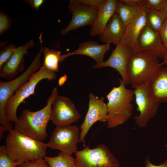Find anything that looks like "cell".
Listing matches in <instances>:
<instances>
[{"instance_id": "cell-1", "label": "cell", "mask_w": 167, "mask_h": 167, "mask_svg": "<svg viewBox=\"0 0 167 167\" xmlns=\"http://www.w3.org/2000/svg\"><path fill=\"white\" fill-rule=\"evenodd\" d=\"M58 95V87H54L44 108L35 111L26 109L23 110L18 122L15 123L14 129L37 140L44 141L48 137L47 126L51 120L52 103Z\"/></svg>"}, {"instance_id": "cell-2", "label": "cell", "mask_w": 167, "mask_h": 167, "mask_svg": "<svg viewBox=\"0 0 167 167\" xmlns=\"http://www.w3.org/2000/svg\"><path fill=\"white\" fill-rule=\"evenodd\" d=\"M5 147L8 155L20 164L46 156V143L24 135L15 129L8 132Z\"/></svg>"}, {"instance_id": "cell-3", "label": "cell", "mask_w": 167, "mask_h": 167, "mask_svg": "<svg viewBox=\"0 0 167 167\" xmlns=\"http://www.w3.org/2000/svg\"><path fill=\"white\" fill-rule=\"evenodd\" d=\"M118 79L119 85L114 87L106 95L108 100L106 122L109 128H113L124 124L133 114L134 90L127 88L122 80Z\"/></svg>"}, {"instance_id": "cell-4", "label": "cell", "mask_w": 167, "mask_h": 167, "mask_svg": "<svg viewBox=\"0 0 167 167\" xmlns=\"http://www.w3.org/2000/svg\"><path fill=\"white\" fill-rule=\"evenodd\" d=\"M164 65L152 54L140 51H133L127 67L128 84L132 87L148 84Z\"/></svg>"}, {"instance_id": "cell-5", "label": "cell", "mask_w": 167, "mask_h": 167, "mask_svg": "<svg viewBox=\"0 0 167 167\" xmlns=\"http://www.w3.org/2000/svg\"><path fill=\"white\" fill-rule=\"evenodd\" d=\"M40 48L34 60L26 70L15 79L7 81H0V123L9 131L12 129V123L7 120L6 105L9 98L21 85L28 81L32 75L42 66L40 59L42 54V40L40 41Z\"/></svg>"}, {"instance_id": "cell-6", "label": "cell", "mask_w": 167, "mask_h": 167, "mask_svg": "<svg viewBox=\"0 0 167 167\" xmlns=\"http://www.w3.org/2000/svg\"><path fill=\"white\" fill-rule=\"evenodd\" d=\"M56 78L55 72L48 69L43 66L33 74L28 80L19 88L7 100L6 105L7 120L15 123L18 122L17 111L18 107L29 96L35 94V89L40 81L44 79L54 81Z\"/></svg>"}, {"instance_id": "cell-7", "label": "cell", "mask_w": 167, "mask_h": 167, "mask_svg": "<svg viewBox=\"0 0 167 167\" xmlns=\"http://www.w3.org/2000/svg\"><path fill=\"white\" fill-rule=\"evenodd\" d=\"M75 167H119L120 163L105 145L88 146L75 153Z\"/></svg>"}, {"instance_id": "cell-8", "label": "cell", "mask_w": 167, "mask_h": 167, "mask_svg": "<svg viewBox=\"0 0 167 167\" xmlns=\"http://www.w3.org/2000/svg\"><path fill=\"white\" fill-rule=\"evenodd\" d=\"M148 84L132 87L134 89V96L138 115L134 117L136 124L139 127H146L149 121L156 114L160 103L151 96Z\"/></svg>"}, {"instance_id": "cell-9", "label": "cell", "mask_w": 167, "mask_h": 167, "mask_svg": "<svg viewBox=\"0 0 167 167\" xmlns=\"http://www.w3.org/2000/svg\"><path fill=\"white\" fill-rule=\"evenodd\" d=\"M80 130L76 125L56 126L51 136L47 146L71 155L77 151Z\"/></svg>"}, {"instance_id": "cell-10", "label": "cell", "mask_w": 167, "mask_h": 167, "mask_svg": "<svg viewBox=\"0 0 167 167\" xmlns=\"http://www.w3.org/2000/svg\"><path fill=\"white\" fill-rule=\"evenodd\" d=\"M81 117L75 105L69 98L58 95L55 97L52 104L50 118L56 126L71 125Z\"/></svg>"}, {"instance_id": "cell-11", "label": "cell", "mask_w": 167, "mask_h": 167, "mask_svg": "<svg viewBox=\"0 0 167 167\" xmlns=\"http://www.w3.org/2000/svg\"><path fill=\"white\" fill-rule=\"evenodd\" d=\"M88 107L84 121L80 126L79 143L85 145V139L89 130L96 122H107L108 110L107 104L104 102L105 98H100L92 93L88 95Z\"/></svg>"}, {"instance_id": "cell-12", "label": "cell", "mask_w": 167, "mask_h": 167, "mask_svg": "<svg viewBox=\"0 0 167 167\" xmlns=\"http://www.w3.org/2000/svg\"><path fill=\"white\" fill-rule=\"evenodd\" d=\"M133 52L130 48L120 41L106 61L100 64H95L92 68L100 69L109 67L115 69L126 85L129 84L127 72L128 63Z\"/></svg>"}, {"instance_id": "cell-13", "label": "cell", "mask_w": 167, "mask_h": 167, "mask_svg": "<svg viewBox=\"0 0 167 167\" xmlns=\"http://www.w3.org/2000/svg\"><path fill=\"white\" fill-rule=\"evenodd\" d=\"M69 11L72 14L69 24L60 32L62 35L69 32L88 25H92L98 14L99 8L85 6L81 4L69 3Z\"/></svg>"}, {"instance_id": "cell-14", "label": "cell", "mask_w": 167, "mask_h": 167, "mask_svg": "<svg viewBox=\"0 0 167 167\" xmlns=\"http://www.w3.org/2000/svg\"><path fill=\"white\" fill-rule=\"evenodd\" d=\"M34 43L30 41L24 45L16 46L15 51L9 60L0 69V77L11 80L24 69L25 56L28 49L34 46Z\"/></svg>"}, {"instance_id": "cell-15", "label": "cell", "mask_w": 167, "mask_h": 167, "mask_svg": "<svg viewBox=\"0 0 167 167\" xmlns=\"http://www.w3.org/2000/svg\"><path fill=\"white\" fill-rule=\"evenodd\" d=\"M138 47V51L152 54L162 59L167 54L160 34L147 25L139 36Z\"/></svg>"}, {"instance_id": "cell-16", "label": "cell", "mask_w": 167, "mask_h": 167, "mask_svg": "<svg viewBox=\"0 0 167 167\" xmlns=\"http://www.w3.org/2000/svg\"><path fill=\"white\" fill-rule=\"evenodd\" d=\"M146 13L145 6L139 15L126 26L121 41L133 51H138L139 38L142 30L146 25Z\"/></svg>"}, {"instance_id": "cell-17", "label": "cell", "mask_w": 167, "mask_h": 167, "mask_svg": "<svg viewBox=\"0 0 167 167\" xmlns=\"http://www.w3.org/2000/svg\"><path fill=\"white\" fill-rule=\"evenodd\" d=\"M126 27L118 15L115 13L104 30L99 35V39L105 44L117 45L122 40Z\"/></svg>"}, {"instance_id": "cell-18", "label": "cell", "mask_w": 167, "mask_h": 167, "mask_svg": "<svg viewBox=\"0 0 167 167\" xmlns=\"http://www.w3.org/2000/svg\"><path fill=\"white\" fill-rule=\"evenodd\" d=\"M110 45L99 44L96 41H89L81 42L78 48L73 52L66 54L67 57L74 55H82L88 56L100 64L104 62L105 53L109 50Z\"/></svg>"}, {"instance_id": "cell-19", "label": "cell", "mask_w": 167, "mask_h": 167, "mask_svg": "<svg viewBox=\"0 0 167 167\" xmlns=\"http://www.w3.org/2000/svg\"><path fill=\"white\" fill-rule=\"evenodd\" d=\"M117 0H105L99 8L97 16L90 31L91 36H96L102 32L115 13Z\"/></svg>"}, {"instance_id": "cell-20", "label": "cell", "mask_w": 167, "mask_h": 167, "mask_svg": "<svg viewBox=\"0 0 167 167\" xmlns=\"http://www.w3.org/2000/svg\"><path fill=\"white\" fill-rule=\"evenodd\" d=\"M152 96L160 103L167 102V66L162 67L148 84Z\"/></svg>"}, {"instance_id": "cell-21", "label": "cell", "mask_w": 167, "mask_h": 167, "mask_svg": "<svg viewBox=\"0 0 167 167\" xmlns=\"http://www.w3.org/2000/svg\"><path fill=\"white\" fill-rule=\"evenodd\" d=\"M61 53L60 51L55 49L46 47H43L42 53L44 57L43 66L51 71L58 72L59 62L62 63L65 59L64 55H61Z\"/></svg>"}, {"instance_id": "cell-22", "label": "cell", "mask_w": 167, "mask_h": 167, "mask_svg": "<svg viewBox=\"0 0 167 167\" xmlns=\"http://www.w3.org/2000/svg\"><path fill=\"white\" fill-rule=\"evenodd\" d=\"M146 25L160 34L167 14L164 10H156L146 8Z\"/></svg>"}, {"instance_id": "cell-23", "label": "cell", "mask_w": 167, "mask_h": 167, "mask_svg": "<svg viewBox=\"0 0 167 167\" xmlns=\"http://www.w3.org/2000/svg\"><path fill=\"white\" fill-rule=\"evenodd\" d=\"M144 7H133L122 3L119 0H117L115 13L126 26L139 15Z\"/></svg>"}, {"instance_id": "cell-24", "label": "cell", "mask_w": 167, "mask_h": 167, "mask_svg": "<svg viewBox=\"0 0 167 167\" xmlns=\"http://www.w3.org/2000/svg\"><path fill=\"white\" fill-rule=\"evenodd\" d=\"M44 159L50 167H75V158L62 152L55 157L46 156Z\"/></svg>"}, {"instance_id": "cell-25", "label": "cell", "mask_w": 167, "mask_h": 167, "mask_svg": "<svg viewBox=\"0 0 167 167\" xmlns=\"http://www.w3.org/2000/svg\"><path fill=\"white\" fill-rule=\"evenodd\" d=\"M20 164L14 161L8 155L5 145L0 147V167H17Z\"/></svg>"}, {"instance_id": "cell-26", "label": "cell", "mask_w": 167, "mask_h": 167, "mask_svg": "<svg viewBox=\"0 0 167 167\" xmlns=\"http://www.w3.org/2000/svg\"><path fill=\"white\" fill-rule=\"evenodd\" d=\"M16 47L14 44H11L1 48L0 51V69L10 58Z\"/></svg>"}, {"instance_id": "cell-27", "label": "cell", "mask_w": 167, "mask_h": 167, "mask_svg": "<svg viewBox=\"0 0 167 167\" xmlns=\"http://www.w3.org/2000/svg\"><path fill=\"white\" fill-rule=\"evenodd\" d=\"M12 24L11 18L5 12L0 11V35L7 31Z\"/></svg>"}, {"instance_id": "cell-28", "label": "cell", "mask_w": 167, "mask_h": 167, "mask_svg": "<svg viewBox=\"0 0 167 167\" xmlns=\"http://www.w3.org/2000/svg\"><path fill=\"white\" fill-rule=\"evenodd\" d=\"M105 0H70L69 3L85 6L99 8Z\"/></svg>"}, {"instance_id": "cell-29", "label": "cell", "mask_w": 167, "mask_h": 167, "mask_svg": "<svg viewBox=\"0 0 167 167\" xmlns=\"http://www.w3.org/2000/svg\"><path fill=\"white\" fill-rule=\"evenodd\" d=\"M167 0H145L146 7L148 9L156 10H163Z\"/></svg>"}, {"instance_id": "cell-30", "label": "cell", "mask_w": 167, "mask_h": 167, "mask_svg": "<svg viewBox=\"0 0 167 167\" xmlns=\"http://www.w3.org/2000/svg\"><path fill=\"white\" fill-rule=\"evenodd\" d=\"M17 167H50L44 158H39L24 162Z\"/></svg>"}, {"instance_id": "cell-31", "label": "cell", "mask_w": 167, "mask_h": 167, "mask_svg": "<svg viewBox=\"0 0 167 167\" xmlns=\"http://www.w3.org/2000/svg\"><path fill=\"white\" fill-rule=\"evenodd\" d=\"M122 3L133 7L140 8L145 6V0H119Z\"/></svg>"}, {"instance_id": "cell-32", "label": "cell", "mask_w": 167, "mask_h": 167, "mask_svg": "<svg viewBox=\"0 0 167 167\" xmlns=\"http://www.w3.org/2000/svg\"><path fill=\"white\" fill-rule=\"evenodd\" d=\"M159 34L164 45L167 50V19L165 21Z\"/></svg>"}, {"instance_id": "cell-33", "label": "cell", "mask_w": 167, "mask_h": 167, "mask_svg": "<svg viewBox=\"0 0 167 167\" xmlns=\"http://www.w3.org/2000/svg\"><path fill=\"white\" fill-rule=\"evenodd\" d=\"M25 2L28 4L32 9L36 10H38L40 7L44 2V0H25Z\"/></svg>"}, {"instance_id": "cell-34", "label": "cell", "mask_w": 167, "mask_h": 167, "mask_svg": "<svg viewBox=\"0 0 167 167\" xmlns=\"http://www.w3.org/2000/svg\"><path fill=\"white\" fill-rule=\"evenodd\" d=\"M145 167H167V159L159 165H155L150 160L149 156L148 155L145 158L144 162Z\"/></svg>"}, {"instance_id": "cell-35", "label": "cell", "mask_w": 167, "mask_h": 167, "mask_svg": "<svg viewBox=\"0 0 167 167\" xmlns=\"http://www.w3.org/2000/svg\"><path fill=\"white\" fill-rule=\"evenodd\" d=\"M67 78V75H65L61 77L58 81V85L59 86H62L66 82Z\"/></svg>"}, {"instance_id": "cell-36", "label": "cell", "mask_w": 167, "mask_h": 167, "mask_svg": "<svg viewBox=\"0 0 167 167\" xmlns=\"http://www.w3.org/2000/svg\"><path fill=\"white\" fill-rule=\"evenodd\" d=\"M6 130V128L2 126H0V139L2 140V139L3 134L5 131Z\"/></svg>"}, {"instance_id": "cell-37", "label": "cell", "mask_w": 167, "mask_h": 167, "mask_svg": "<svg viewBox=\"0 0 167 167\" xmlns=\"http://www.w3.org/2000/svg\"><path fill=\"white\" fill-rule=\"evenodd\" d=\"M163 62L164 65L167 66V54L166 56L163 59Z\"/></svg>"}, {"instance_id": "cell-38", "label": "cell", "mask_w": 167, "mask_h": 167, "mask_svg": "<svg viewBox=\"0 0 167 167\" xmlns=\"http://www.w3.org/2000/svg\"><path fill=\"white\" fill-rule=\"evenodd\" d=\"M163 10L167 14V2Z\"/></svg>"}, {"instance_id": "cell-39", "label": "cell", "mask_w": 167, "mask_h": 167, "mask_svg": "<svg viewBox=\"0 0 167 167\" xmlns=\"http://www.w3.org/2000/svg\"><path fill=\"white\" fill-rule=\"evenodd\" d=\"M165 146L167 148V144L165 145Z\"/></svg>"}]
</instances>
